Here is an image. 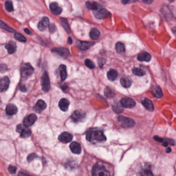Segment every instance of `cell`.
I'll list each match as a JSON object with an SVG mask.
<instances>
[{
  "label": "cell",
  "instance_id": "obj_1",
  "mask_svg": "<svg viewBox=\"0 0 176 176\" xmlns=\"http://www.w3.org/2000/svg\"><path fill=\"white\" fill-rule=\"evenodd\" d=\"M86 139L91 142H104L106 140V138L103 134L102 130L99 129H91L86 133Z\"/></svg>",
  "mask_w": 176,
  "mask_h": 176
},
{
  "label": "cell",
  "instance_id": "obj_2",
  "mask_svg": "<svg viewBox=\"0 0 176 176\" xmlns=\"http://www.w3.org/2000/svg\"><path fill=\"white\" fill-rule=\"evenodd\" d=\"M20 72L21 78L27 79L34 72V68L29 63L23 64L21 66Z\"/></svg>",
  "mask_w": 176,
  "mask_h": 176
},
{
  "label": "cell",
  "instance_id": "obj_3",
  "mask_svg": "<svg viewBox=\"0 0 176 176\" xmlns=\"http://www.w3.org/2000/svg\"><path fill=\"white\" fill-rule=\"evenodd\" d=\"M93 176H110L109 172L101 165H95L92 169Z\"/></svg>",
  "mask_w": 176,
  "mask_h": 176
},
{
  "label": "cell",
  "instance_id": "obj_4",
  "mask_svg": "<svg viewBox=\"0 0 176 176\" xmlns=\"http://www.w3.org/2000/svg\"><path fill=\"white\" fill-rule=\"evenodd\" d=\"M41 85L44 92L47 93L50 89V80L47 71H45L41 77Z\"/></svg>",
  "mask_w": 176,
  "mask_h": 176
},
{
  "label": "cell",
  "instance_id": "obj_5",
  "mask_svg": "<svg viewBox=\"0 0 176 176\" xmlns=\"http://www.w3.org/2000/svg\"><path fill=\"white\" fill-rule=\"evenodd\" d=\"M52 52L57 57L63 59H67L70 54V52L68 49L63 47L53 48L52 49Z\"/></svg>",
  "mask_w": 176,
  "mask_h": 176
},
{
  "label": "cell",
  "instance_id": "obj_6",
  "mask_svg": "<svg viewBox=\"0 0 176 176\" xmlns=\"http://www.w3.org/2000/svg\"><path fill=\"white\" fill-rule=\"evenodd\" d=\"M119 122L121 124V126L124 128H130L134 126L135 124V122L130 118L122 116H120L118 118Z\"/></svg>",
  "mask_w": 176,
  "mask_h": 176
},
{
  "label": "cell",
  "instance_id": "obj_7",
  "mask_svg": "<svg viewBox=\"0 0 176 176\" xmlns=\"http://www.w3.org/2000/svg\"><path fill=\"white\" fill-rule=\"evenodd\" d=\"M16 131L20 133L21 138H27L31 135V131L27 127L22 124H18L16 128Z\"/></svg>",
  "mask_w": 176,
  "mask_h": 176
},
{
  "label": "cell",
  "instance_id": "obj_8",
  "mask_svg": "<svg viewBox=\"0 0 176 176\" xmlns=\"http://www.w3.org/2000/svg\"><path fill=\"white\" fill-rule=\"evenodd\" d=\"M93 11H94V14L95 17L100 19L108 18L111 15L110 12H108L106 9H105L104 8L101 7V6L96 10H94Z\"/></svg>",
  "mask_w": 176,
  "mask_h": 176
},
{
  "label": "cell",
  "instance_id": "obj_9",
  "mask_svg": "<svg viewBox=\"0 0 176 176\" xmlns=\"http://www.w3.org/2000/svg\"><path fill=\"white\" fill-rule=\"evenodd\" d=\"M86 118V114L81 111H75L71 115V118L74 122H82Z\"/></svg>",
  "mask_w": 176,
  "mask_h": 176
},
{
  "label": "cell",
  "instance_id": "obj_10",
  "mask_svg": "<svg viewBox=\"0 0 176 176\" xmlns=\"http://www.w3.org/2000/svg\"><path fill=\"white\" fill-rule=\"evenodd\" d=\"M120 104L123 108H131L135 106L136 103L135 101L131 98L124 97L121 100Z\"/></svg>",
  "mask_w": 176,
  "mask_h": 176
},
{
  "label": "cell",
  "instance_id": "obj_11",
  "mask_svg": "<svg viewBox=\"0 0 176 176\" xmlns=\"http://www.w3.org/2000/svg\"><path fill=\"white\" fill-rule=\"evenodd\" d=\"M94 44H95V43H93V42L82 41H78V40L77 41V43H76L77 47L79 48L80 50H88Z\"/></svg>",
  "mask_w": 176,
  "mask_h": 176
},
{
  "label": "cell",
  "instance_id": "obj_12",
  "mask_svg": "<svg viewBox=\"0 0 176 176\" xmlns=\"http://www.w3.org/2000/svg\"><path fill=\"white\" fill-rule=\"evenodd\" d=\"M37 119V117L35 114H31L24 118L23 120V124L27 127L31 126L36 122Z\"/></svg>",
  "mask_w": 176,
  "mask_h": 176
},
{
  "label": "cell",
  "instance_id": "obj_13",
  "mask_svg": "<svg viewBox=\"0 0 176 176\" xmlns=\"http://www.w3.org/2000/svg\"><path fill=\"white\" fill-rule=\"evenodd\" d=\"M50 24V20L49 18L47 17H45L41 19L38 24V28L39 30L41 31H45L49 25Z\"/></svg>",
  "mask_w": 176,
  "mask_h": 176
},
{
  "label": "cell",
  "instance_id": "obj_14",
  "mask_svg": "<svg viewBox=\"0 0 176 176\" xmlns=\"http://www.w3.org/2000/svg\"><path fill=\"white\" fill-rule=\"evenodd\" d=\"M47 108V104L43 100H39L37 102L35 105L34 107V110L35 112L37 113H41L45 110Z\"/></svg>",
  "mask_w": 176,
  "mask_h": 176
},
{
  "label": "cell",
  "instance_id": "obj_15",
  "mask_svg": "<svg viewBox=\"0 0 176 176\" xmlns=\"http://www.w3.org/2000/svg\"><path fill=\"white\" fill-rule=\"evenodd\" d=\"M73 138V135L71 134L64 132L61 133V135L59 136V140L60 142L64 143H68L72 140Z\"/></svg>",
  "mask_w": 176,
  "mask_h": 176
},
{
  "label": "cell",
  "instance_id": "obj_16",
  "mask_svg": "<svg viewBox=\"0 0 176 176\" xmlns=\"http://www.w3.org/2000/svg\"><path fill=\"white\" fill-rule=\"evenodd\" d=\"M10 80L7 77H3L0 81V91L1 92L5 91L9 87Z\"/></svg>",
  "mask_w": 176,
  "mask_h": 176
},
{
  "label": "cell",
  "instance_id": "obj_17",
  "mask_svg": "<svg viewBox=\"0 0 176 176\" xmlns=\"http://www.w3.org/2000/svg\"><path fill=\"white\" fill-rule=\"evenodd\" d=\"M49 7H50V10L53 14H54L55 15H60L63 11L62 8L60 7L58 3H57V2H52L50 3Z\"/></svg>",
  "mask_w": 176,
  "mask_h": 176
},
{
  "label": "cell",
  "instance_id": "obj_18",
  "mask_svg": "<svg viewBox=\"0 0 176 176\" xmlns=\"http://www.w3.org/2000/svg\"><path fill=\"white\" fill-rule=\"evenodd\" d=\"M18 112L17 107L13 103L7 104L6 107V113L8 115L13 116L15 115Z\"/></svg>",
  "mask_w": 176,
  "mask_h": 176
},
{
  "label": "cell",
  "instance_id": "obj_19",
  "mask_svg": "<svg viewBox=\"0 0 176 176\" xmlns=\"http://www.w3.org/2000/svg\"><path fill=\"white\" fill-rule=\"evenodd\" d=\"M70 149L71 151H72L73 154H79L81 152L82 149L81 145L79 143L73 142H71L70 145Z\"/></svg>",
  "mask_w": 176,
  "mask_h": 176
},
{
  "label": "cell",
  "instance_id": "obj_20",
  "mask_svg": "<svg viewBox=\"0 0 176 176\" xmlns=\"http://www.w3.org/2000/svg\"><path fill=\"white\" fill-rule=\"evenodd\" d=\"M69 104H70V102L68 99H67L66 98H63L61 99V100L59 102V108H60L61 111L66 112L68 110Z\"/></svg>",
  "mask_w": 176,
  "mask_h": 176
},
{
  "label": "cell",
  "instance_id": "obj_21",
  "mask_svg": "<svg viewBox=\"0 0 176 176\" xmlns=\"http://www.w3.org/2000/svg\"><path fill=\"white\" fill-rule=\"evenodd\" d=\"M151 56L148 52H142L138 56V59L140 61H145L149 62L150 61Z\"/></svg>",
  "mask_w": 176,
  "mask_h": 176
},
{
  "label": "cell",
  "instance_id": "obj_22",
  "mask_svg": "<svg viewBox=\"0 0 176 176\" xmlns=\"http://www.w3.org/2000/svg\"><path fill=\"white\" fill-rule=\"evenodd\" d=\"M5 47L7 50V52L9 54H13L16 52L17 46H16L15 43H14L13 41H9L8 43L5 45Z\"/></svg>",
  "mask_w": 176,
  "mask_h": 176
},
{
  "label": "cell",
  "instance_id": "obj_23",
  "mask_svg": "<svg viewBox=\"0 0 176 176\" xmlns=\"http://www.w3.org/2000/svg\"><path fill=\"white\" fill-rule=\"evenodd\" d=\"M142 103L145 108L147 109L148 111H150V112H152L154 111V105L150 100H149L148 98H145V99L142 100Z\"/></svg>",
  "mask_w": 176,
  "mask_h": 176
},
{
  "label": "cell",
  "instance_id": "obj_24",
  "mask_svg": "<svg viewBox=\"0 0 176 176\" xmlns=\"http://www.w3.org/2000/svg\"><path fill=\"white\" fill-rule=\"evenodd\" d=\"M66 69H67L66 66L65 65H61L59 67V72L61 82L65 81L67 77V73Z\"/></svg>",
  "mask_w": 176,
  "mask_h": 176
},
{
  "label": "cell",
  "instance_id": "obj_25",
  "mask_svg": "<svg viewBox=\"0 0 176 176\" xmlns=\"http://www.w3.org/2000/svg\"><path fill=\"white\" fill-rule=\"evenodd\" d=\"M89 36L92 40H97L101 36V33L98 29L96 28H93L90 31Z\"/></svg>",
  "mask_w": 176,
  "mask_h": 176
},
{
  "label": "cell",
  "instance_id": "obj_26",
  "mask_svg": "<svg viewBox=\"0 0 176 176\" xmlns=\"http://www.w3.org/2000/svg\"><path fill=\"white\" fill-rule=\"evenodd\" d=\"M118 76V73L116 70L111 69L107 73V77L111 81H115Z\"/></svg>",
  "mask_w": 176,
  "mask_h": 176
},
{
  "label": "cell",
  "instance_id": "obj_27",
  "mask_svg": "<svg viewBox=\"0 0 176 176\" xmlns=\"http://www.w3.org/2000/svg\"><path fill=\"white\" fill-rule=\"evenodd\" d=\"M115 49L116 52H117L118 54H124L126 51L124 45L121 42H118L117 43H116L115 45Z\"/></svg>",
  "mask_w": 176,
  "mask_h": 176
},
{
  "label": "cell",
  "instance_id": "obj_28",
  "mask_svg": "<svg viewBox=\"0 0 176 176\" xmlns=\"http://www.w3.org/2000/svg\"><path fill=\"white\" fill-rule=\"evenodd\" d=\"M60 22L61 23V26L65 30L66 32H67L68 34H69L70 32V29L69 24H68L67 19L66 18H61Z\"/></svg>",
  "mask_w": 176,
  "mask_h": 176
},
{
  "label": "cell",
  "instance_id": "obj_29",
  "mask_svg": "<svg viewBox=\"0 0 176 176\" xmlns=\"http://www.w3.org/2000/svg\"><path fill=\"white\" fill-rule=\"evenodd\" d=\"M86 7L88 9H91V10H93V11H94V10H96L98 8H99L100 7H101V6L96 2H90L88 1L86 2Z\"/></svg>",
  "mask_w": 176,
  "mask_h": 176
},
{
  "label": "cell",
  "instance_id": "obj_30",
  "mask_svg": "<svg viewBox=\"0 0 176 176\" xmlns=\"http://www.w3.org/2000/svg\"><path fill=\"white\" fill-rule=\"evenodd\" d=\"M120 83L124 88H129L131 86L132 81L131 80L129 79V78L124 77V78H122L120 79Z\"/></svg>",
  "mask_w": 176,
  "mask_h": 176
},
{
  "label": "cell",
  "instance_id": "obj_31",
  "mask_svg": "<svg viewBox=\"0 0 176 176\" xmlns=\"http://www.w3.org/2000/svg\"><path fill=\"white\" fill-rule=\"evenodd\" d=\"M132 72L134 75H137V76H143L146 74V71L143 69L142 68H133L132 69Z\"/></svg>",
  "mask_w": 176,
  "mask_h": 176
},
{
  "label": "cell",
  "instance_id": "obj_32",
  "mask_svg": "<svg viewBox=\"0 0 176 176\" xmlns=\"http://www.w3.org/2000/svg\"><path fill=\"white\" fill-rule=\"evenodd\" d=\"M104 95L108 98H112L115 96V93L113 91V90L110 88V87H106L104 89Z\"/></svg>",
  "mask_w": 176,
  "mask_h": 176
},
{
  "label": "cell",
  "instance_id": "obj_33",
  "mask_svg": "<svg viewBox=\"0 0 176 176\" xmlns=\"http://www.w3.org/2000/svg\"><path fill=\"white\" fill-rule=\"evenodd\" d=\"M153 94L154 97L158 98H161L163 97L162 91L160 87H156L153 90Z\"/></svg>",
  "mask_w": 176,
  "mask_h": 176
},
{
  "label": "cell",
  "instance_id": "obj_34",
  "mask_svg": "<svg viewBox=\"0 0 176 176\" xmlns=\"http://www.w3.org/2000/svg\"><path fill=\"white\" fill-rule=\"evenodd\" d=\"M141 176H154L153 173L149 168H145L140 172Z\"/></svg>",
  "mask_w": 176,
  "mask_h": 176
},
{
  "label": "cell",
  "instance_id": "obj_35",
  "mask_svg": "<svg viewBox=\"0 0 176 176\" xmlns=\"http://www.w3.org/2000/svg\"><path fill=\"white\" fill-rule=\"evenodd\" d=\"M122 107V105H120L119 103H116V104H113L112 105V109L115 113L120 114L122 112V111H123V108Z\"/></svg>",
  "mask_w": 176,
  "mask_h": 176
},
{
  "label": "cell",
  "instance_id": "obj_36",
  "mask_svg": "<svg viewBox=\"0 0 176 176\" xmlns=\"http://www.w3.org/2000/svg\"><path fill=\"white\" fill-rule=\"evenodd\" d=\"M14 37H15V38L16 39L17 41H19L20 42L25 43L27 41V39L25 37L19 33H16L14 35Z\"/></svg>",
  "mask_w": 176,
  "mask_h": 176
},
{
  "label": "cell",
  "instance_id": "obj_37",
  "mask_svg": "<svg viewBox=\"0 0 176 176\" xmlns=\"http://www.w3.org/2000/svg\"><path fill=\"white\" fill-rule=\"evenodd\" d=\"M5 9L8 12H11L14 10V7L13 3L10 1H7L5 3Z\"/></svg>",
  "mask_w": 176,
  "mask_h": 176
},
{
  "label": "cell",
  "instance_id": "obj_38",
  "mask_svg": "<svg viewBox=\"0 0 176 176\" xmlns=\"http://www.w3.org/2000/svg\"><path fill=\"white\" fill-rule=\"evenodd\" d=\"M0 25H1V29H4V30L6 31L11 32V33L15 32V31L14 29L9 27L8 26H7L5 23H4L2 21H1V24H0Z\"/></svg>",
  "mask_w": 176,
  "mask_h": 176
},
{
  "label": "cell",
  "instance_id": "obj_39",
  "mask_svg": "<svg viewBox=\"0 0 176 176\" xmlns=\"http://www.w3.org/2000/svg\"><path fill=\"white\" fill-rule=\"evenodd\" d=\"M85 64L86 67L90 69H94L95 68V65L93 63V61L90 60L89 59H86L85 61Z\"/></svg>",
  "mask_w": 176,
  "mask_h": 176
},
{
  "label": "cell",
  "instance_id": "obj_40",
  "mask_svg": "<svg viewBox=\"0 0 176 176\" xmlns=\"http://www.w3.org/2000/svg\"><path fill=\"white\" fill-rule=\"evenodd\" d=\"M49 32L51 33H53L54 32L56 31V27L55 25L53 23H50L49 25Z\"/></svg>",
  "mask_w": 176,
  "mask_h": 176
},
{
  "label": "cell",
  "instance_id": "obj_41",
  "mask_svg": "<svg viewBox=\"0 0 176 176\" xmlns=\"http://www.w3.org/2000/svg\"><path fill=\"white\" fill-rule=\"evenodd\" d=\"M8 170L11 174H15L17 170V167L13 165H10L8 167Z\"/></svg>",
  "mask_w": 176,
  "mask_h": 176
},
{
  "label": "cell",
  "instance_id": "obj_42",
  "mask_svg": "<svg viewBox=\"0 0 176 176\" xmlns=\"http://www.w3.org/2000/svg\"><path fill=\"white\" fill-rule=\"evenodd\" d=\"M35 158H37V156L36 154H30L29 156L27 157V161L28 162H31V161L34 160Z\"/></svg>",
  "mask_w": 176,
  "mask_h": 176
},
{
  "label": "cell",
  "instance_id": "obj_43",
  "mask_svg": "<svg viewBox=\"0 0 176 176\" xmlns=\"http://www.w3.org/2000/svg\"><path fill=\"white\" fill-rule=\"evenodd\" d=\"M154 140H156V141H157V142H159L162 143L163 142V141H164V138H160V137H159L158 136H154Z\"/></svg>",
  "mask_w": 176,
  "mask_h": 176
},
{
  "label": "cell",
  "instance_id": "obj_44",
  "mask_svg": "<svg viewBox=\"0 0 176 176\" xmlns=\"http://www.w3.org/2000/svg\"><path fill=\"white\" fill-rule=\"evenodd\" d=\"M19 90H20L21 91H22V92L27 91V89L25 88V86L22 85V84H20V85L19 86Z\"/></svg>",
  "mask_w": 176,
  "mask_h": 176
},
{
  "label": "cell",
  "instance_id": "obj_45",
  "mask_svg": "<svg viewBox=\"0 0 176 176\" xmlns=\"http://www.w3.org/2000/svg\"><path fill=\"white\" fill-rule=\"evenodd\" d=\"M136 2V1H127V0H125V1H122V2L124 4H126L128 3H134Z\"/></svg>",
  "mask_w": 176,
  "mask_h": 176
},
{
  "label": "cell",
  "instance_id": "obj_46",
  "mask_svg": "<svg viewBox=\"0 0 176 176\" xmlns=\"http://www.w3.org/2000/svg\"><path fill=\"white\" fill-rule=\"evenodd\" d=\"M24 31L27 33V34H28V35H31V31H29V29H24Z\"/></svg>",
  "mask_w": 176,
  "mask_h": 176
},
{
  "label": "cell",
  "instance_id": "obj_47",
  "mask_svg": "<svg viewBox=\"0 0 176 176\" xmlns=\"http://www.w3.org/2000/svg\"><path fill=\"white\" fill-rule=\"evenodd\" d=\"M143 2L145 3H147L148 4H151V3L153 2V1H151V0H146V1H145V0H144Z\"/></svg>",
  "mask_w": 176,
  "mask_h": 176
},
{
  "label": "cell",
  "instance_id": "obj_48",
  "mask_svg": "<svg viewBox=\"0 0 176 176\" xmlns=\"http://www.w3.org/2000/svg\"><path fill=\"white\" fill-rule=\"evenodd\" d=\"M172 151V149L170 147H166V153H170Z\"/></svg>",
  "mask_w": 176,
  "mask_h": 176
},
{
  "label": "cell",
  "instance_id": "obj_49",
  "mask_svg": "<svg viewBox=\"0 0 176 176\" xmlns=\"http://www.w3.org/2000/svg\"><path fill=\"white\" fill-rule=\"evenodd\" d=\"M18 176H29V175H27V174H24V173H20L19 175H18Z\"/></svg>",
  "mask_w": 176,
  "mask_h": 176
},
{
  "label": "cell",
  "instance_id": "obj_50",
  "mask_svg": "<svg viewBox=\"0 0 176 176\" xmlns=\"http://www.w3.org/2000/svg\"><path fill=\"white\" fill-rule=\"evenodd\" d=\"M68 41L69 44H70V45H71V44H72V38H71V37H69L68 38Z\"/></svg>",
  "mask_w": 176,
  "mask_h": 176
}]
</instances>
